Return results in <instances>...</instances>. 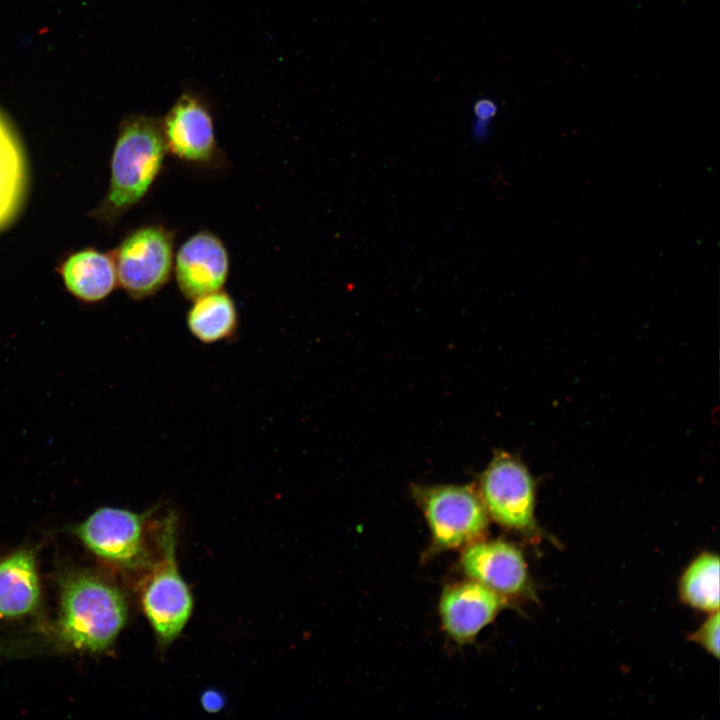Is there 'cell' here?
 Returning a JSON list of instances; mask_svg holds the SVG:
<instances>
[{
	"mask_svg": "<svg viewBox=\"0 0 720 720\" xmlns=\"http://www.w3.org/2000/svg\"><path fill=\"white\" fill-rule=\"evenodd\" d=\"M27 164L21 142L0 113V231L22 208L27 188Z\"/></svg>",
	"mask_w": 720,
	"mask_h": 720,
	"instance_id": "obj_14",
	"label": "cell"
},
{
	"mask_svg": "<svg viewBox=\"0 0 720 720\" xmlns=\"http://www.w3.org/2000/svg\"><path fill=\"white\" fill-rule=\"evenodd\" d=\"M201 704L207 712L216 713L224 707L225 700L219 691L208 689L201 696Z\"/></svg>",
	"mask_w": 720,
	"mask_h": 720,
	"instance_id": "obj_18",
	"label": "cell"
},
{
	"mask_svg": "<svg viewBox=\"0 0 720 720\" xmlns=\"http://www.w3.org/2000/svg\"><path fill=\"white\" fill-rule=\"evenodd\" d=\"M35 552L20 548L0 558V618L20 619L34 614L42 599Z\"/></svg>",
	"mask_w": 720,
	"mask_h": 720,
	"instance_id": "obj_12",
	"label": "cell"
},
{
	"mask_svg": "<svg viewBox=\"0 0 720 720\" xmlns=\"http://www.w3.org/2000/svg\"><path fill=\"white\" fill-rule=\"evenodd\" d=\"M192 301L186 324L197 340L212 344L234 336L239 324L238 310L226 291L220 289Z\"/></svg>",
	"mask_w": 720,
	"mask_h": 720,
	"instance_id": "obj_15",
	"label": "cell"
},
{
	"mask_svg": "<svg viewBox=\"0 0 720 720\" xmlns=\"http://www.w3.org/2000/svg\"><path fill=\"white\" fill-rule=\"evenodd\" d=\"M719 610L711 613L709 618L691 636V640L700 644L710 654L719 657Z\"/></svg>",
	"mask_w": 720,
	"mask_h": 720,
	"instance_id": "obj_17",
	"label": "cell"
},
{
	"mask_svg": "<svg viewBox=\"0 0 720 720\" xmlns=\"http://www.w3.org/2000/svg\"><path fill=\"white\" fill-rule=\"evenodd\" d=\"M66 289L85 303L107 298L118 286L111 253L87 248L68 256L58 267Z\"/></svg>",
	"mask_w": 720,
	"mask_h": 720,
	"instance_id": "obj_13",
	"label": "cell"
},
{
	"mask_svg": "<svg viewBox=\"0 0 720 720\" xmlns=\"http://www.w3.org/2000/svg\"><path fill=\"white\" fill-rule=\"evenodd\" d=\"M127 616L125 597L108 579L88 570L63 572L51 642L63 651L103 652L115 642Z\"/></svg>",
	"mask_w": 720,
	"mask_h": 720,
	"instance_id": "obj_1",
	"label": "cell"
},
{
	"mask_svg": "<svg viewBox=\"0 0 720 720\" xmlns=\"http://www.w3.org/2000/svg\"><path fill=\"white\" fill-rule=\"evenodd\" d=\"M168 154L199 169L222 168L212 111L207 101L193 91L183 92L160 119Z\"/></svg>",
	"mask_w": 720,
	"mask_h": 720,
	"instance_id": "obj_8",
	"label": "cell"
},
{
	"mask_svg": "<svg viewBox=\"0 0 720 720\" xmlns=\"http://www.w3.org/2000/svg\"><path fill=\"white\" fill-rule=\"evenodd\" d=\"M229 269L226 246L208 230L198 231L187 238L174 256L173 272L178 289L191 301L222 289Z\"/></svg>",
	"mask_w": 720,
	"mask_h": 720,
	"instance_id": "obj_9",
	"label": "cell"
},
{
	"mask_svg": "<svg viewBox=\"0 0 720 720\" xmlns=\"http://www.w3.org/2000/svg\"><path fill=\"white\" fill-rule=\"evenodd\" d=\"M413 496L437 550L465 548L486 534L489 515L475 486H415Z\"/></svg>",
	"mask_w": 720,
	"mask_h": 720,
	"instance_id": "obj_4",
	"label": "cell"
},
{
	"mask_svg": "<svg viewBox=\"0 0 720 720\" xmlns=\"http://www.w3.org/2000/svg\"><path fill=\"white\" fill-rule=\"evenodd\" d=\"M505 600L471 579L449 585L439 603L443 629L455 642L470 643L495 619Z\"/></svg>",
	"mask_w": 720,
	"mask_h": 720,
	"instance_id": "obj_11",
	"label": "cell"
},
{
	"mask_svg": "<svg viewBox=\"0 0 720 720\" xmlns=\"http://www.w3.org/2000/svg\"><path fill=\"white\" fill-rule=\"evenodd\" d=\"M177 524L174 510L154 519L156 552L141 590L144 614L161 645H169L181 634L193 611L191 591L177 564Z\"/></svg>",
	"mask_w": 720,
	"mask_h": 720,
	"instance_id": "obj_3",
	"label": "cell"
},
{
	"mask_svg": "<svg viewBox=\"0 0 720 720\" xmlns=\"http://www.w3.org/2000/svg\"><path fill=\"white\" fill-rule=\"evenodd\" d=\"M680 595L690 606L712 613L719 610V558L703 553L684 572Z\"/></svg>",
	"mask_w": 720,
	"mask_h": 720,
	"instance_id": "obj_16",
	"label": "cell"
},
{
	"mask_svg": "<svg viewBox=\"0 0 720 720\" xmlns=\"http://www.w3.org/2000/svg\"><path fill=\"white\" fill-rule=\"evenodd\" d=\"M175 232L146 224L128 233L111 252L118 285L135 300L158 293L171 279Z\"/></svg>",
	"mask_w": 720,
	"mask_h": 720,
	"instance_id": "obj_6",
	"label": "cell"
},
{
	"mask_svg": "<svg viewBox=\"0 0 720 720\" xmlns=\"http://www.w3.org/2000/svg\"><path fill=\"white\" fill-rule=\"evenodd\" d=\"M497 112L496 104L489 99H481L474 106V114L479 120H489Z\"/></svg>",
	"mask_w": 720,
	"mask_h": 720,
	"instance_id": "obj_19",
	"label": "cell"
},
{
	"mask_svg": "<svg viewBox=\"0 0 720 720\" xmlns=\"http://www.w3.org/2000/svg\"><path fill=\"white\" fill-rule=\"evenodd\" d=\"M478 491L488 515L498 524L517 531L534 527L536 484L518 457L495 452L480 476Z\"/></svg>",
	"mask_w": 720,
	"mask_h": 720,
	"instance_id": "obj_7",
	"label": "cell"
},
{
	"mask_svg": "<svg viewBox=\"0 0 720 720\" xmlns=\"http://www.w3.org/2000/svg\"><path fill=\"white\" fill-rule=\"evenodd\" d=\"M460 562L469 579L505 599L529 589L526 561L519 549L505 541L478 540L464 548Z\"/></svg>",
	"mask_w": 720,
	"mask_h": 720,
	"instance_id": "obj_10",
	"label": "cell"
},
{
	"mask_svg": "<svg viewBox=\"0 0 720 720\" xmlns=\"http://www.w3.org/2000/svg\"><path fill=\"white\" fill-rule=\"evenodd\" d=\"M156 508L138 513L103 506L64 530L103 561L126 569H148L152 558L147 549L146 527Z\"/></svg>",
	"mask_w": 720,
	"mask_h": 720,
	"instance_id": "obj_5",
	"label": "cell"
},
{
	"mask_svg": "<svg viewBox=\"0 0 720 720\" xmlns=\"http://www.w3.org/2000/svg\"><path fill=\"white\" fill-rule=\"evenodd\" d=\"M167 154L159 118L132 114L123 119L111 156L109 188L91 216L105 224L116 223L149 193Z\"/></svg>",
	"mask_w": 720,
	"mask_h": 720,
	"instance_id": "obj_2",
	"label": "cell"
}]
</instances>
